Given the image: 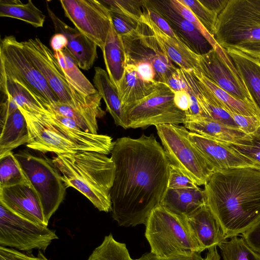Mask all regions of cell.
<instances>
[{"label": "cell", "instance_id": "1", "mask_svg": "<svg viewBox=\"0 0 260 260\" xmlns=\"http://www.w3.org/2000/svg\"><path fill=\"white\" fill-rule=\"evenodd\" d=\"M115 176L112 216L120 226L146 223L168 187L170 162L153 134L118 138L111 152Z\"/></svg>", "mask_w": 260, "mask_h": 260}, {"label": "cell", "instance_id": "2", "mask_svg": "<svg viewBox=\"0 0 260 260\" xmlns=\"http://www.w3.org/2000/svg\"><path fill=\"white\" fill-rule=\"evenodd\" d=\"M204 191L206 204L226 239L242 235L260 220V167L215 171Z\"/></svg>", "mask_w": 260, "mask_h": 260}, {"label": "cell", "instance_id": "3", "mask_svg": "<svg viewBox=\"0 0 260 260\" xmlns=\"http://www.w3.org/2000/svg\"><path fill=\"white\" fill-rule=\"evenodd\" d=\"M19 108L27 122L29 140L26 145L29 149L56 154L95 151L106 155L113 149L114 141L110 136L88 133L79 126L66 125L49 111L32 113Z\"/></svg>", "mask_w": 260, "mask_h": 260}, {"label": "cell", "instance_id": "4", "mask_svg": "<svg viewBox=\"0 0 260 260\" xmlns=\"http://www.w3.org/2000/svg\"><path fill=\"white\" fill-rule=\"evenodd\" d=\"M53 161L66 188L73 187L100 211H111L110 191L115 176L111 157L95 151L56 154Z\"/></svg>", "mask_w": 260, "mask_h": 260}, {"label": "cell", "instance_id": "5", "mask_svg": "<svg viewBox=\"0 0 260 260\" xmlns=\"http://www.w3.org/2000/svg\"><path fill=\"white\" fill-rule=\"evenodd\" d=\"M145 225V237L151 252L159 257L189 256L202 252L185 218L161 205L151 211Z\"/></svg>", "mask_w": 260, "mask_h": 260}, {"label": "cell", "instance_id": "6", "mask_svg": "<svg viewBox=\"0 0 260 260\" xmlns=\"http://www.w3.org/2000/svg\"><path fill=\"white\" fill-rule=\"evenodd\" d=\"M26 178L37 192L46 220L64 199L66 187L59 170L44 153L29 148L14 154Z\"/></svg>", "mask_w": 260, "mask_h": 260}, {"label": "cell", "instance_id": "7", "mask_svg": "<svg viewBox=\"0 0 260 260\" xmlns=\"http://www.w3.org/2000/svg\"><path fill=\"white\" fill-rule=\"evenodd\" d=\"M28 59L44 77L59 101L77 109L101 105L102 99L97 91L86 96L79 93L68 81L54 52L38 38L20 42Z\"/></svg>", "mask_w": 260, "mask_h": 260}, {"label": "cell", "instance_id": "8", "mask_svg": "<svg viewBox=\"0 0 260 260\" xmlns=\"http://www.w3.org/2000/svg\"><path fill=\"white\" fill-rule=\"evenodd\" d=\"M214 38L223 49L260 41V0H229L218 16Z\"/></svg>", "mask_w": 260, "mask_h": 260}, {"label": "cell", "instance_id": "9", "mask_svg": "<svg viewBox=\"0 0 260 260\" xmlns=\"http://www.w3.org/2000/svg\"><path fill=\"white\" fill-rule=\"evenodd\" d=\"M170 164L198 186L205 185L214 171L188 138L189 131L179 124L155 126Z\"/></svg>", "mask_w": 260, "mask_h": 260}, {"label": "cell", "instance_id": "10", "mask_svg": "<svg viewBox=\"0 0 260 260\" xmlns=\"http://www.w3.org/2000/svg\"><path fill=\"white\" fill-rule=\"evenodd\" d=\"M174 96L169 87L159 82L150 94L123 108L127 129L183 123L185 112L176 106Z\"/></svg>", "mask_w": 260, "mask_h": 260}, {"label": "cell", "instance_id": "11", "mask_svg": "<svg viewBox=\"0 0 260 260\" xmlns=\"http://www.w3.org/2000/svg\"><path fill=\"white\" fill-rule=\"evenodd\" d=\"M55 232L47 226L24 218L0 203V246L30 251H45L53 240Z\"/></svg>", "mask_w": 260, "mask_h": 260}, {"label": "cell", "instance_id": "12", "mask_svg": "<svg viewBox=\"0 0 260 260\" xmlns=\"http://www.w3.org/2000/svg\"><path fill=\"white\" fill-rule=\"evenodd\" d=\"M64 15L79 31L102 50L112 26L109 9L102 1L60 0Z\"/></svg>", "mask_w": 260, "mask_h": 260}, {"label": "cell", "instance_id": "13", "mask_svg": "<svg viewBox=\"0 0 260 260\" xmlns=\"http://www.w3.org/2000/svg\"><path fill=\"white\" fill-rule=\"evenodd\" d=\"M126 56V63L139 62L151 64L157 82L165 83L177 68L173 65L151 32L147 25L139 20L137 29L121 37Z\"/></svg>", "mask_w": 260, "mask_h": 260}, {"label": "cell", "instance_id": "14", "mask_svg": "<svg viewBox=\"0 0 260 260\" xmlns=\"http://www.w3.org/2000/svg\"><path fill=\"white\" fill-rule=\"evenodd\" d=\"M197 58L198 71L234 97L257 108L224 49L218 44L207 53L198 54Z\"/></svg>", "mask_w": 260, "mask_h": 260}, {"label": "cell", "instance_id": "15", "mask_svg": "<svg viewBox=\"0 0 260 260\" xmlns=\"http://www.w3.org/2000/svg\"><path fill=\"white\" fill-rule=\"evenodd\" d=\"M0 64L23 80L49 104L60 102L14 36H6L1 41Z\"/></svg>", "mask_w": 260, "mask_h": 260}, {"label": "cell", "instance_id": "16", "mask_svg": "<svg viewBox=\"0 0 260 260\" xmlns=\"http://www.w3.org/2000/svg\"><path fill=\"white\" fill-rule=\"evenodd\" d=\"M188 138L214 172L260 165L236 150L230 144L189 132Z\"/></svg>", "mask_w": 260, "mask_h": 260}, {"label": "cell", "instance_id": "17", "mask_svg": "<svg viewBox=\"0 0 260 260\" xmlns=\"http://www.w3.org/2000/svg\"><path fill=\"white\" fill-rule=\"evenodd\" d=\"M0 203L15 213L47 226L39 195L29 181L0 187Z\"/></svg>", "mask_w": 260, "mask_h": 260}, {"label": "cell", "instance_id": "18", "mask_svg": "<svg viewBox=\"0 0 260 260\" xmlns=\"http://www.w3.org/2000/svg\"><path fill=\"white\" fill-rule=\"evenodd\" d=\"M145 2L168 22L179 40L194 53L204 54L213 49L189 21L171 7L168 1L145 0Z\"/></svg>", "mask_w": 260, "mask_h": 260}, {"label": "cell", "instance_id": "19", "mask_svg": "<svg viewBox=\"0 0 260 260\" xmlns=\"http://www.w3.org/2000/svg\"><path fill=\"white\" fill-rule=\"evenodd\" d=\"M48 14L56 33L63 34L68 40L67 48L76 61L79 68L91 69L98 57L96 44L79 31L60 19L46 4Z\"/></svg>", "mask_w": 260, "mask_h": 260}, {"label": "cell", "instance_id": "20", "mask_svg": "<svg viewBox=\"0 0 260 260\" xmlns=\"http://www.w3.org/2000/svg\"><path fill=\"white\" fill-rule=\"evenodd\" d=\"M185 219L202 252L219 246L228 239L220 223L206 204Z\"/></svg>", "mask_w": 260, "mask_h": 260}, {"label": "cell", "instance_id": "21", "mask_svg": "<svg viewBox=\"0 0 260 260\" xmlns=\"http://www.w3.org/2000/svg\"><path fill=\"white\" fill-rule=\"evenodd\" d=\"M0 90L2 94L10 95L19 107L26 111L40 113L48 111L45 106L48 102L23 80L1 64Z\"/></svg>", "mask_w": 260, "mask_h": 260}, {"label": "cell", "instance_id": "22", "mask_svg": "<svg viewBox=\"0 0 260 260\" xmlns=\"http://www.w3.org/2000/svg\"><path fill=\"white\" fill-rule=\"evenodd\" d=\"M139 20L147 25L162 50L172 62L186 71L198 70V54L181 41L167 35L158 28L149 18L144 8L143 14Z\"/></svg>", "mask_w": 260, "mask_h": 260}, {"label": "cell", "instance_id": "23", "mask_svg": "<svg viewBox=\"0 0 260 260\" xmlns=\"http://www.w3.org/2000/svg\"><path fill=\"white\" fill-rule=\"evenodd\" d=\"M183 124L190 132L228 144H242L252 139L238 127L226 125L208 117L186 116Z\"/></svg>", "mask_w": 260, "mask_h": 260}, {"label": "cell", "instance_id": "24", "mask_svg": "<svg viewBox=\"0 0 260 260\" xmlns=\"http://www.w3.org/2000/svg\"><path fill=\"white\" fill-rule=\"evenodd\" d=\"M0 157L29 140L26 119L18 108L12 113L0 117Z\"/></svg>", "mask_w": 260, "mask_h": 260}, {"label": "cell", "instance_id": "25", "mask_svg": "<svg viewBox=\"0 0 260 260\" xmlns=\"http://www.w3.org/2000/svg\"><path fill=\"white\" fill-rule=\"evenodd\" d=\"M206 204L204 189L168 188L159 205L183 218Z\"/></svg>", "mask_w": 260, "mask_h": 260}, {"label": "cell", "instance_id": "26", "mask_svg": "<svg viewBox=\"0 0 260 260\" xmlns=\"http://www.w3.org/2000/svg\"><path fill=\"white\" fill-rule=\"evenodd\" d=\"M159 83L144 80L134 66L126 63L123 76L117 88L122 108L149 95L156 89Z\"/></svg>", "mask_w": 260, "mask_h": 260}, {"label": "cell", "instance_id": "27", "mask_svg": "<svg viewBox=\"0 0 260 260\" xmlns=\"http://www.w3.org/2000/svg\"><path fill=\"white\" fill-rule=\"evenodd\" d=\"M102 51L106 72L117 89L124 73L126 56L121 38L116 32L112 24Z\"/></svg>", "mask_w": 260, "mask_h": 260}, {"label": "cell", "instance_id": "28", "mask_svg": "<svg viewBox=\"0 0 260 260\" xmlns=\"http://www.w3.org/2000/svg\"><path fill=\"white\" fill-rule=\"evenodd\" d=\"M260 110V60L233 48L224 49Z\"/></svg>", "mask_w": 260, "mask_h": 260}, {"label": "cell", "instance_id": "29", "mask_svg": "<svg viewBox=\"0 0 260 260\" xmlns=\"http://www.w3.org/2000/svg\"><path fill=\"white\" fill-rule=\"evenodd\" d=\"M51 113L58 114L73 120L84 132L98 134V118L103 117L106 113L101 105H95L75 109L58 102L46 105Z\"/></svg>", "mask_w": 260, "mask_h": 260}, {"label": "cell", "instance_id": "30", "mask_svg": "<svg viewBox=\"0 0 260 260\" xmlns=\"http://www.w3.org/2000/svg\"><path fill=\"white\" fill-rule=\"evenodd\" d=\"M93 85L104 100L106 111L117 126L127 129L123 108L117 88L111 82L107 72L100 67L94 68Z\"/></svg>", "mask_w": 260, "mask_h": 260}, {"label": "cell", "instance_id": "31", "mask_svg": "<svg viewBox=\"0 0 260 260\" xmlns=\"http://www.w3.org/2000/svg\"><path fill=\"white\" fill-rule=\"evenodd\" d=\"M53 52L68 81L79 93L88 96L98 91L80 71L76 61L67 48Z\"/></svg>", "mask_w": 260, "mask_h": 260}, {"label": "cell", "instance_id": "32", "mask_svg": "<svg viewBox=\"0 0 260 260\" xmlns=\"http://www.w3.org/2000/svg\"><path fill=\"white\" fill-rule=\"evenodd\" d=\"M0 16L19 19L35 27H43L46 18L30 0L25 4L19 0H1Z\"/></svg>", "mask_w": 260, "mask_h": 260}, {"label": "cell", "instance_id": "33", "mask_svg": "<svg viewBox=\"0 0 260 260\" xmlns=\"http://www.w3.org/2000/svg\"><path fill=\"white\" fill-rule=\"evenodd\" d=\"M194 76L207 86L223 104L229 113L232 112L245 116H255L260 117V110L251 105L240 100L219 87L202 73L192 70Z\"/></svg>", "mask_w": 260, "mask_h": 260}, {"label": "cell", "instance_id": "34", "mask_svg": "<svg viewBox=\"0 0 260 260\" xmlns=\"http://www.w3.org/2000/svg\"><path fill=\"white\" fill-rule=\"evenodd\" d=\"M218 247L223 260H260V254L242 237L226 239Z\"/></svg>", "mask_w": 260, "mask_h": 260}, {"label": "cell", "instance_id": "35", "mask_svg": "<svg viewBox=\"0 0 260 260\" xmlns=\"http://www.w3.org/2000/svg\"><path fill=\"white\" fill-rule=\"evenodd\" d=\"M87 260H133L124 243L116 241L112 234L106 236Z\"/></svg>", "mask_w": 260, "mask_h": 260}, {"label": "cell", "instance_id": "36", "mask_svg": "<svg viewBox=\"0 0 260 260\" xmlns=\"http://www.w3.org/2000/svg\"><path fill=\"white\" fill-rule=\"evenodd\" d=\"M28 181L13 152L0 157V187Z\"/></svg>", "mask_w": 260, "mask_h": 260}, {"label": "cell", "instance_id": "37", "mask_svg": "<svg viewBox=\"0 0 260 260\" xmlns=\"http://www.w3.org/2000/svg\"><path fill=\"white\" fill-rule=\"evenodd\" d=\"M109 10L138 21L144 13V0H102Z\"/></svg>", "mask_w": 260, "mask_h": 260}, {"label": "cell", "instance_id": "38", "mask_svg": "<svg viewBox=\"0 0 260 260\" xmlns=\"http://www.w3.org/2000/svg\"><path fill=\"white\" fill-rule=\"evenodd\" d=\"M194 14L214 37L218 15L209 10L199 0H179Z\"/></svg>", "mask_w": 260, "mask_h": 260}, {"label": "cell", "instance_id": "39", "mask_svg": "<svg viewBox=\"0 0 260 260\" xmlns=\"http://www.w3.org/2000/svg\"><path fill=\"white\" fill-rule=\"evenodd\" d=\"M169 5L185 19L189 21L211 45L213 49L218 45L213 36L204 26L191 11L179 0L168 1Z\"/></svg>", "mask_w": 260, "mask_h": 260}, {"label": "cell", "instance_id": "40", "mask_svg": "<svg viewBox=\"0 0 260 260\" xmlns=\"http://www.w3.org/2000/svg\"><path fill=\"white\" fill-rule=\"evenodd\" d=\"M112 24L116 32L120 37L136 30L139 21L128 16L109 10Z\"/></svg>", "mask_w": 260, "mask_h": 260}, {"label": "cell", "instance_id": "41", "mask_svg": "<svg viewBox=\"0 0 260 260\" xmlns=\"http://www.w3.org/2000/svg\"><path fill=\"white\" fill-rule=\"evenodd\" d=\"M229 114L238 127L246 134L252 137L260 134V117L245 116L232 112Z\"/></svg>", "mask_w": 260, "mask_h": 260}, {"label": "cell", "instance_id": "42", "mask_svg": "<svg viewBox=\"0 0 260 260\" xmlns=\"http://www.w3.org/2000/svg\"><path fill=\"white\" fill-rule=\"evenodd\" d=\"M234 149L260 165V134L242 144H230Z\"/></svg>", "mask_w": 260, "mask_h": 260}, {"label": "cell", "instance_id": "43", "mask_svg": "<svg viewBox=\"0 0 260 260\" xmlns=\"http://www.w3.org/2000/svg\"><path fill=\"white\" fill-rule=\"evenodd\" d=\"M195 183L176 167L170 164L168 180L169 188H194Z\"/></svg>", "mask_w": 260, "mask_h": 260}, {"label": "cell", "instance_id": "44", "mask_svg": "<svg viewBox=\"0 0 260 260\" xmlns=\"http://www.w3.org/2000/svg\"><path fill=\"white\" fill-rule=\"evenodd\" d=\"M0 260H49L41 251L37 256L24 253L13 248L0 246Z\"/></svg>", "mask_w": 260, "mask_h": 260}, {"label": "cell", "instance_id": "45", "mask_svg": "<svg viewBox=\"0 0 260 260\" xmlns=\"http://www.w3.org/2000/svg\"><path fill=\"white\" fill-rule=\"evenodd\" d=\"M144 8L149 18L158 28L167 35L179 40L168 22L160 14L147 6L145 4V0H144Z\"/></svg>", "mask_w": 260, "mask_h": 260}, {"label": "cell", "instance_id": "46", "mask_svg": "<svg viewBox=\"0 0 260 260\" xmlns=\"http://www.w3.org/2000/svg\"><path fill=\"white\" fill-rule=\"evenodd\" d=\"M165 84L167 85L173 92L181 90L187 91L188 89L187 85L179 73V68H177V70L168 77Z\"/></svg>", "mask_w": 260, "mask_h": 260}, {"label": "cell", "instance_id": "47", "mask_svg": "<svg viewBox=\"0 0 260 260\" xmlns=\"http://www.w3.org/2000/svg\"><path fill=\"white\" fill-rule=\"evenodd\" d=\"M135 66L140 76L148 82H157L156 75L152 65L147 62H139Z\"/></svg>", "mask_w": 260, "mask_h": 260}, {"label": "cell", "instance_id": "48", "mask_svg": "<svg viewBox=\"0 0 260 260\" xmlns=\"http://www.w3.org/2000/svg\"><path fill=\"white\" fill-rule=\"evenodd\" d=\"M232 48L240 50L250 57L260 60V41L242 43Z\"/></svg>", "mask_w": 260, "mask_h": 260}, {"label": "cell", "instance_id": "49", "mask_svg": "<svg viewBox=\"0 0 260 260\" xmlns=\"http://www.w3.org/2000/svg\"><path fill=\"white\" fill-rule=\"evenodd\" d=\"M201 253H196L189 256H176L169 257H159L154 253L147 252L144 254L141 257L136 260H203Z\"/></svg>", "mask_w": 260, "mask_h": 260}, {"label": "cell", "instance_id": "50", "mask_svg": "<svg viewBox=\"0 0 260 260\" xmlns=\"http://www.w3.org/2000/svg\"><path fill=\"white\" fill-rule=\"evenodd\" d=\"M174 92V101L176 106L181 110L186 112L190 107V96L185 90Z\"/></svg>", "mask_w": 260, "mask_h": 260}, {"label": "cell", "instance_id": "51", "mask_svg": "<svg viewBox=\"0 0 260 260\" xmlns=\"http://www.w3.org/2000/svg\"><path fill=\"white\" fill-rule=\"evenodd\" d=\"M200 2L218 16L225 8L229 0H201Z\"/></svg>", "mask_w": 260, "mask_h": 260}, {"label": "cell", "instance_id": "52", "mask_svg": "<svg viewBox=\"0 0 260 260\" xmlns=\"http://www.w3.org/2000/svg\"><path fill=\"white\" fill-rule=\"evenodd\" d=\"M50 43L53 52L61 51L67 47L68 40L63 34L55 33L51 37Z\"/></svg>", "mask_w": 260, "mask_h": 260}, {"label": "cell", "instance_id": "53", "mask_svg": "<svg viewBox=\"0 0 260 260\" xmlns=\"http://www.w3.org/2000/svg\"><path fill=\"white\" fill-rule=\"evenodd\" d=\"M220 256L218 252L216 246L208 249L205 258L203 260H220Z\"/></svg>", "mask_w": 260, "mask_h": 260}]
</instances>
